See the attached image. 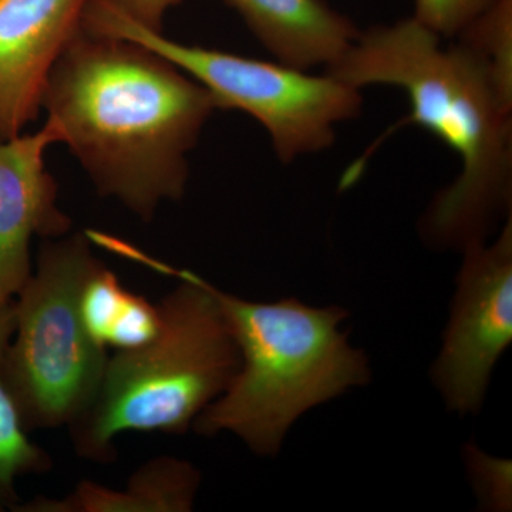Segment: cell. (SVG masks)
<instances>
[{
    "instance_id": "cell-1",
    "label": "cell",
    "mask_w": 512,
    "mask_h": 512,
    "mask_svg": "<svg viewBox=\"0 0 512 512\" xmlns=\"http://www.w3.org/2000/svg\"><path fill=\"white\" fill-rule=\"evenodd\" d=\"M42 110L97 192L150 222L183 198L188 153L217 107L163 56L82 26L49 74Z\"/></svg>"
},
{
    "instance_id": "cell-2",
    "label": "cell",
    "mask_w": 512,
    "mask_h": 512,
    "mask_svg": "<svg viewBox=\"0 0 512 512\" xmlns=\"http://www.w3.org/2000/svg\"><path fill=\"white\" fill-rule=\"evenodd\" d=\"M416 19L359 33L328 74L355 89L400 87L412 113L400 124L436 134L460 157L461 174L427 214L426 234L447 247L485 242L511 204L512 87L466 43L443 47Z\"/></svg>"
},
{
    "instance_id": "cell-3",
    "label": "cell",
    "mask_w": 512,
    "mask_h": 512,
    "mask_svg": "<svg viewBox=\"0 0 512 512\" xmlns=\"http://www.w3.org/2000/svg\"><path fill=\"white\" fill-rule=\"evenodd\" d=\"M181 284L157 303L160 329L146 345L117 350L92 406L67 427L74 451L93 463H113L114 439L126 431L184 434L237 375L241 353L215 286L131 254Z\"/></svg>"
},
{
    "instance_id": "cell-4",
    "label": "cell",
    "mask_w": 512,
    "mask_h": 512,
    "mask_svg": "<svg viewBox=\"0 0 512 512\" xmlns=\"http://www.w3.org/2000/svg\"><path fill=\"white\" fill-rule=\"evenodd\" d=\"M215 293L234 329L241 366L228 389L195 419V433L227 431L258 456H275L303 413L369 383V360L340 330L349 316L345 309Z\"/></svg>"
},
{
    "instance_id": "cell-5",
    "label": "cell",
    "mask_w": 512,
    "mask_h": 512,
    "mask_svg": "<svg viewBox=\"0 0 512 512\" xmlns=\"http://www.w3.org/2000/svg\"><path fill=\"white\" fill-rule=\"evenodd\" d=\"M99 262L82 232L42 239L36 269L13 299L15 329L0 377L28 433L69 427L99 392L109 355L80 309Z\"/></svg>"
},
{
    "instance_id": "cell-6",
    "label": "cell",
    "mask_w": 512,
    "mask_h": 512,
    "mask_svg": "<svg viewBox=\"0 0 512 512\" xmlns=\"http://www.w3.org/2000/svg\"><path fill=\"white\" fill-rule=\"evenodd\" d=\"M83 28L153 50L200 83L217 109L254 117L268 131L282 163L332 146L336 124L355 119L362 109L359 89L330 74L312 76L282 63L175 42L101 0H90Z\"/></svg>"
},
{
    "instance_id": "cell-7",
    "label": "cell",
    "mask_w": 512,
    "mask_h": 512,
    "mask_svg": "<svg viewBox=\"0 0 512 512\" xmlns=\"http://www.w3.org/2000/svg\"><path fill=\"white\" fill-rule=\"evenodd\" d=\"M463 266L434 382L451 410L476 413L512 340V221L493 245L464 248Z\"/></svg>"
},
{
    "instance_id": "cell-8",
    "label": "cell",
    "mask_w": 512,
    "mask_h": 512,
    "mask_svg": "<svg viewBox=\"0 0 512 512\" xmlns=\"http://www.w3.org/2000/svg\"><path fill=\"white\" fill-rule=\"evenodd\" d=\"M57 143L59 130L47 119L35 133L0 140V305L12 302L32 274V239L72 229L46 165L47 148Z\"/></svg>"
},
{
    "instance_id": "cell-9",
    "label": "cell",
    "mask_w": 512,
    "mask_h": 512,
    "mask_svg": "<svg viewBox=\"0 0 512 512\" xmlns=\"http://www.w3.org/2000/svg\"><path fill=\"white\" fill-rule=\"evenodd\" d=\"M90 0H0V140L42 110L49 74L83 26Z\"/></svg>"
},
{
    "instance_id": "cell-10",
    "label": "cell",
    "mask_w": 512,
    "mask_h": 512,
    "mask_svg": "<svg viewBox=\"0 0 512 512\" xmlns=\"http://www.w3.org/2000/svg\"><path fill=\"white\" fill-rule=\"evenodd\" d=\"M279 63L309 70L330 67L348 52L359 30L325 0H224Z\"/></svg>"
},
{
    "instance_id": "cell-11",
    "label": "cell",
    "mask_w": 512,
    "mask_h": 512,
    "mask_svg": "<svg viewBox=\"0 0 512 512\" xmlns=\"http://www.w3.org/2000/svg\"><path fill=\"white\" fill-rule=\"evenodd\" d=\"M201 474L188 461L157 457L143 464L124 490L82 481L63 498L36 497L16 512H188Z\"/></svg>"
},
{
    "instance_id": "cell-12",
    "label": "cell",
    "mask_w": 512,
    "mask_h": 512,
    "mask_svg": "<svg viewBox=\"0 0 512 512\" xmlns=\"http://www.w3.org/2000/svg\"><path fill=\"white\" fill-rule=\"evenodd\" d=\"M80 309L90 335L104 348L136 349L160 329L158 306L124 288L101 261L86 279Z\"/></svg>"
},
{
    "instance_id": "cell-13",
    "label": "cell",
    "mask_w": 512,
    "mask_h": 512,
    "mask_svg": "<svg viewBox=\"0 0 512 512\" xmlns=\"http://www.w3.org/2000/svg\"><path fill=\"white\" fill-rule=\"evenodd\" d=\"M15 329L13 301L0 305V362ZM0 377V512L15 511L22 503L16 490L19 478L52 471L53 458L29 440Z\"/></svg>"
},
{
    "instance_id": "cell-14",
    "label": "cell",
    "mask_w": 512,
    "mask_h": 512,
    "mask_svg": "<svg viewBox=\"0 0 512 512\" xmlns=\"http://www.w3.org/2000/svg\"><path fill=\"white\" fill-rule=\"evenodd\" d=\"M494 0H414V18L440 37L460 36Z\"/></svg>"
},
{
    "instance_id": "cell-15",
    "label": "cell",
    "mask_w": 512,
    "mask_h": 512,
    "mask_svg": "<svg viewBox=\"0 0 512 512\" xmlns=\"http://www.w3.org/2000/svg\"><path fill=\"white\" fill-rule=\"evenodd\" d=\"M101 2L144 28L163 32L165 15L181 0H101Z\"/></svg>"
}]
</instances>
